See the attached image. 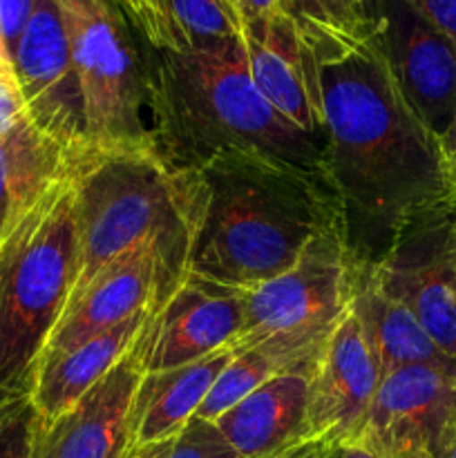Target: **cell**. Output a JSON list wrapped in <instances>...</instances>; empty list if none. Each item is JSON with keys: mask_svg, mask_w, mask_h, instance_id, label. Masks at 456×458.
Instances as JSON below:
<instances>
[{"mask_svg": "<svg viewBox=\"0 0 456 458\" xmlns=\"http://www.w3.org/2000/svg\"><path fill=\"white\" fill-rule=\"evenodd\" d=\"M322 458H380V454L365 438H356V441L326 443Z\"/></svg>", "mask_w": 456, "mask_h": 458, "instance_id": "31", "label": "cell"}, {"mask_svg": "<svg viewBox=\"0 0 456 458\" xmlns=\"http://www.w3.org/2000/svg\"><path fill=\"white\" fill-rule=\"evenodd\" d=\"M161 255L155 244L139 246L107 264L74 300L67 302L61 320L45 343L43 353L74 349L137 313L152 311L161 291Z\"/></svg>", "mask_w": 456, "mask_h": 458, "instance_id": "16", "label": "cell"}, {"mask_svg": "<svg viewBox=\"0 0 456 458\" xmlns=\"http://www.w3.org/2000/svg\"><path fill=\"white\" fill-rule=\"evenodd\" d=\"M38 411L30 394H9L0 403V458H31Z\"/></svg>", "mask_w": 456, "mask_h": 458, "instance_id": "25", "label": "cell"}, {"mask_svg": "<svg viewBox=\"0 0 456 458\" xmlns=\"http://www.w3.org/2000/svg\"><path fill=\"white\" fill-rule=\"evenodd\" d=\"M170 447H173V438L161 443H150V445H132L125 458H168Z\"/></svg>", "mask_w": 456, "mask_h": 458, "instance_id": "33", "label": "cell"}, {"mask_svg": "<svg viewBox=\"0 0 456 458\" xmlns=\"http://www.w3.org/2000/svg\"><path fill=\"white\" fill-rule=\"evenodd\" d=\"M447 165H450V177H452V188H454V199H456V155H452L447 159Z\"/></svg>", "mask_w": 456, "mask_h": 458, "instance_id": "38", "label": "cell"}, {"mask_svg": "<svg viewBox=\"0 0 456 458\" xmlns=\"http://www.w3.org/2000/svg\"><path fill=\"white\" fill-rule=\"evenodd\" d=\"M83 97L89 150L156 146L150 43L116 0H58Z\"/></svg>", "mask_w": 456, "mask_h": 458, "instance_id": "6", "label": "cell"}, {"mask_svg": "<svg viewBox=\"0 0 456 458\" xmlns=\"http://www.w3.org/2000/svg\"><path fill=\"white\" fill-rule=\"evenodd\" d=\"M434 458H456V420L452 423V428L447 429L445 438H443L441 445H438Z\"/></svg>", "mask_w": 456, "mask_h": 458, "instance_id": "34", "label": "cell"}, {"mask_svg": "<svg viewBox=\"0 0 456 458\" xmlns=\"http://www.w3.org/2000/svg\"><path fill=\"white\" fill-rule=\"evenodd\" d=\"M351 298V258L340 233L317 237L280 276L244 289V322L232 352L268 338L322 344Z\"/></svg>", "mask_w": 456, "mask_h": 458, "instance_id": "7", "label": "cell"}, {"mask_svg": "<svg viewBox=\"0 0 456 458\" xmlns=\"http://www.w3.org/2000/svg\"><path fill=\"white\" fill-rule=\"evenodd\" d=\"M371 273L380 289L410 309L434 343L456 360V201L407 219Z\"/></svg>", "mask_w": 456, "mask_h": 458, "instance_id": "8", "label": "cell"}, {"mask_svg": "<svg viewBox=\"0 0 456 458\" xmlns=\"http://www.w3.org/2000/svg\"><path fill=\"white\" fill-rule=\"evenodd\" d=\"M325 447H326L325 441H302L298 443V445L289 447V450L268 458H322V454H325Z\"/></svg>", "mask_w": 456, "mask_h": 458, "instance_id": "32", "label": "cell"}, {"mask_svg": "<svg viewBox=\"0 0 456 458\" xmlns=\"http://www.w3.org/2000/svg\"><path fill=\"white\" fill-rule=\"evenodd\" d=\"M67 179L79 235V264L70 300L121 255L155 244L164 271L155 304L159 309L190 273L204 206L199 173L179 168L159 148L146 146L85 150L70 157Z\"/></svg>", "mask_w": 456, "mask_h": 458, "instance_id": "3", "label": "cell"}, {"mask_svg": "<svg viewBox=\"0 0 456 458\" xmlns=\"http://www.w3.org/2000/svg\"><path fill=\"white\" fill-rule=\"evenodd\" d=\"M79 264L70 179L43 199L0 242V387L30 394L45 343L61 320Z\"/></svg>", "mask_w": 456, "mask_h": 458, "instance_id": "5", "label": "cell"}, {"mask_svg": "<svg viewBox=\"0 0 456 458\" xmlns=\"http://www.w3.org/2000/svg\"><path fill=\"white\" fill-rule=\"evenodd\" d=\"M322 344H307L286 338H268L264 343L253 344V347L237 349V352H232L231 362L224 367L219 378L210 387L208 396L201 403L197 416L215 423L224 411L231 410L235 403L249 396L250 392H255L266 380L275 378V376L284 374V371L311 365L317 358V353H320Z\"/></svg>", "mask_w": 456, "mask_h": 458, "instance_id": "22", "label": "cell"}, {"mask_svg": "<svg viewBox=\"0 0 456 458\" xmlns=\"http://www.w3.org/2000/svg\"><path fill=\"white\" fill-rule=\"evenodd\" d=\"M12 72L31 123L54 139L67 159L89 150L83 97L58 0H36L13 52Z\"/></svg>", "mask_w": 456, "mask_h": 458, "instance_id": "9", "label": "cell"}, {"mask_svg": "<svg viewBox=\"0 0 456 458\" xmlns=\"http://www.w3.org/2000/svg\"><path fill=\"white\" fill-rule=\"evenodd\" d=\"M139 31L155 49L190 52L241 36L226 0H143Z\"/></svg>", "mask_w": 456, "mask_h": 458, "instance_id": "23", "label": "cell"}, {"mask_svg": "<svg viewBox=\"0 0 456 458\" xmlns=\"http://www.w3.org/2000/svg\"><path fill=\"white\" fill-rule=\"evenodd\" d=\"M9 396V392H4V389L3 387H0V403H3L4 401V398H7Z\"/></svg>", "mask_w": 456, "mask_h": 458, "instance_id": "40", "label": "cell"}, {"mask_svg": "<svg viewBox=\"0 0 456 458\" xmlns=\"http://www.w3.org/2000/svg\"><path fill=\"white\" fill-rule=\"evenodd\" d=\"M383 374L351 311L322 344L308 376V441H356Z\"/></svg>", "mask_w": 456, "mask_h": 458, "instance_id": "12", "label": "cell"}, {"mask_svg": "<svg viewBox=\"0 0 456 458\" xmlns=\"http://www.w3.org/2000/svg\"><path fill=\"white\" fill-rule=\"evenodd\" d=\"M226 3L232 9V13L237 16L241 27L282 12L280 0H226Z\"/></svg>", "mask_w": 456, "mask_h": 458, "instance_id": "30", "label": "cell"}, {"mask_svg": "<svg viewBox=\"0 0 456 458\" xmlns=\"http://www.w3.org/2000/svg\"><path fill=\"white\" fill-rule=\"evenodd\" d=\"M116 3L121 4V9L128 13L130 21H132L139 30L143 21V0H116Z\"/></svg>", "mask_w": 456, "mask_h": 458, "instance_id": "35", "label": "cell"}, {"mask_svg": "<svg viewBox=\"0 0 456 458\" xmlns=\"http://www.w3.org/2000/svg\"><path fill=\"white\" fill-rule=\"evenodd\" d=\"M307 36L320 70L325 173L340 231L351 262L374 267L407 219L454 199L450 165L402 98L376 31Z\"/></svg>", "mask_w": 456, "mask_h": 458, "instance_id": "1", "label": "cell"}, {"mask_svg": "<svg viewBox=\"0 0 456 458\" xmlns=\"http://www.w3.org/2000/svg\"><path fill=\"white\" fill-rule=\"evenodd\" d=\"M22 114H27V110L16 79L12 72L0 70V134L7 132Z\"/></svg>", "mask_w": 456, "mask_h": 458, "instance_id": "28", "label": "cell"}, {"mask_svg": "<svg viewBox=\"0 0 456 458\" xmlns=\"http://www.w3.org/2000/svg\"><path fill=\"white\" fill-rule=\"evenodd\" d=\"M438 30L456 40V0H411Z\"/></svg>", "mask_w": 456, "mask_h": 458, "instance_id": "29", "label": "cell"}, {"mask_svg": "<svg viewBox=\"0 0 456 458\" xmlns=\"http://www.w3.org/2000/svg\"><path fill=\"white\" fill-rule=\"evenodd\" d=\"M148 316L150 311L137 313L67 352L43 353L30 385V398L38 419H56L76 405L98 380L106 378L137 343Z\"/></svg>", "mask_w": 456, "mask_h": 458, "instance_id": "18", "label": "cell"}, {"mask_svg": "<svg viewBox=\"0 0 456 458\" xmlns=\"http://www.w3.org/2000/svg\"><path fill=\"white\" fill-rule=\"evenodd\" d=\"M241 322L244 289L188 273L139 334L141 369H173L232 347Z\"/></svg>", "mask_w": 456, "mask_h": 458, "instance_id": "11", "label": "cell"}, {"mask_svg": "<svg viewBox=\"0 0 456 458\" xmlns=\"http://www.w3.org/2000/svg\"><path fill=\"white\" fill-rule=\"evenodd\" d=\"M253 83L295 128L325 143L317 56L308 36L277 12L241 27Z\"/></svg>", "mask_w": 456, "mask_h": 458, "instance_id": "15", "label": "cell"}, {"mask_svg": "<svg viewBox=\"0 0 456 458\" xmlns=\"http://www.w3.org/2000/svg\"><path fill=\"white\" fill-rule=\"evenodd\" d=\"M148 70L152 137L174 165L199 170L237 157L329 183L325 143L295 128L255 88L241 36L190 52L150 45Z\"/></svg>", "mask_w": 456, "mask_h": 458, "instance_id": "2", "label": "cell"}, {"mask_svg": "<svg viewBox=\"0 0 456 458\" xmlns=\"http://www.w3.org/2000/svg\"><path fill=\"white\" fill-rule=\"evenodd\" d=\"M441 146H443V152H445L447 159H450L452 155H456V119H454V123H452L450 132H447L445 137H443Z\"/></svg>", "mask_w": 456, "mask_h": 458, "instance_id": "37", "label": "cell"}, {"mask_svg": "<svg viewBox=\"0 0 456 458\" xmlns=\"http://www.w3.org/2000/svg\"><path fill=\"white\" fill-rule=\"evenodd\" d=\"M349 311L360 322L383 376L410 365H456L414 313L380 289L367 264L351 262Z\"/></svg>", "mask_w": 456, "mask_h": 458, "instance_id": "19", "label": "cell"}, {"mask_svg": "<svg viewBox=\"0 0 456 458\" xmlns=\"http://www.w3.org/2000/svg\"><path fill=\"white\" fill-rule=\"evenodd\" d=\"M231 358L232 349L228 347L173 369L143 371L130 416L132 445H150L177 437L183 425L197 416Z\"/></svg>", "mask_w": 456, "mask_h": 458, "instance_id": "20", "label": "cell"}, {"mask_svg": "<svg viewBox=\"0 0 456 458\" xmlns=\"http://www.w3.org/2000/svg\"><path fill=\"white\" fill-rule=\"evenodd\" d=\"M204 186L190 273L250 289L293 267L326 233H340L329 183L237 157L197 170Z\"/></svg>", "mask_w": 456, "mask_h": 458, "instance_id": "4", "label": "cell"}, {"mask_svg": "<svg viewBox=\"0 0 456 458\" xmlns=\"http://www.w3.org/2000/svg\"><path fill=\"white\" fill-rule=\"evenodd\" d=\"M34 4L36 0H0V45H3L9 67H12V58L22 30L34 12Z\"/></svg>", "mask_w": 456, "mask_h": 458, "instance_id": "27", "label": "cell"}, {"mask_svg": "<svg viewBox=\"0 0 456 458\" xmlns=\"http://www.w3.org/2000/svg\"><path fill=\"white\" fill-rule=\"evenodd\" d=\"M0 70H4V72H12V67H9L7 58H4V52H3V45H0ZM12 74H13V72H12Z\"/></svg>", "mask_w": 456, "mask_h": 458, "instance_id": "39", "label": "cell"}, {"mask_svg": "<svg viewBox=\"0 0 456 458\" xmlns=\"http://www.w3.org/2000/svg\"><path fill=\"white\" fill-rule=\"evenodd\" d=\"M378 0H280V9L304 34L362 38L376 30Z\"/></svg>", "mask_w": 456, "mask_h": 458, "instance_id": "24", "label": "cell"}, {"mask_svg": "<svg viewBox=\"0 0 456 458\" xmlns=\"http://www.w3.org/2000/svg\"><path fill=\"white\" fill-rule=\"evenodd\" d=\"M380 458H432V454L423 447H402V450H393Z\"/></svg>", "mask_w": 456, "mask_h": 458, "instance_id": "36", "label": "cell"}, {"mask_svg": "<svg viewBox=\"0 0 456 458\" xmlns=\"http://www.w3.org/2000/svg\"><path fill=\"white\" fill-rule=\"evenodd\" d=\"M67 173V152L22 114L0 134V242Z\"/></svg>", "mask_w": 456, "mask_h": 458, "instance_id": "21", "label": "cell"}, {"mask_svg": "<svg viewBox=\"0 0 456 458\" xmlns=\"http://www.w3.org/2000/svg\"><path fill=\"white\" fill-rule=\"evenodd\" d=\"M374 31L407 106L443 141L456 119V40L411 0H378Z\"/></svg>", "mask_w": 456, "mask_h": 458, "instance_id": "10", "label": "cell"}, {"mask_svg": "<svg viewBox=\"0 0 456 458\" xmlns=\"http://www.w3.org/2000/svg\"><path fill=\"white\" fill-rule=\"evenodd\" d=\"M137 343L76 405L36 425L31 458H125L132 447V401L141 380Z\"/></svg>", "mask_w": 456, "mask_h": 458, "instance_id": "14", "label": "cell"}, {"mask_svg": "<svg viewBox=\"0 0 456 458\" xmlns=\"http://www.w3.org/2000/svg\"><path fill=\"white\" fill-rule=\"evenodd\" d=\"M313 362L266 380L215 420L241 458L275 456L308 441V376Z\"/></svg>", "mask_w": 456, "mask_h": 458, "instance_id": "17", "label": "cell"}, {"mask_svg": "<svg viewBox=\"0 0 456 458\" xmlns=\"http://www.w3.org/2000/svg\"><path fill=\"white\" fill-rule=\"evenodd\" d=\"M168 458H241L224 438L217 425L192 416L173 438Z\"/></svg>", "mask_w": 456, "mask_h": 458, "instance_id": "26", "label": "cell"}, {"mask_svg": "<svg viewBox=\"0 0 456 458\" xmlns=\"http://www.w3.org/2000/svg\"><path fill=\"white\" fill-rule=\"evenodd\" d=\"M456 420V365H410L380 378L362 437L380 456L402 447L436 454Z\"/></svg>", "mask_w": 456, "mask_h": 458, "instance_id": "13", "label": "cell"}]
</instances>
